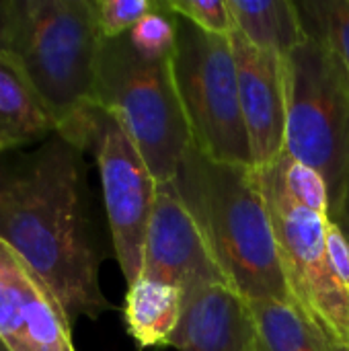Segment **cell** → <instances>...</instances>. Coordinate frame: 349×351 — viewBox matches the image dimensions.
I'll return each mask as SVG.
<instances>
[{
  "instance_id": "1",
  "label": "cell",
  "mask_w": 349,
  "mask_h": 351,
  "mask_svg": "<svg viewBox=\"0 0 349 351\" xmlns=\"http://www.w3.org/2000/svg\"><path fill=\"white\" fill-rule=\"evenodd\" d=\"M0 241L51 288L70 323L111 308L99 284L84 150L62 134L0 154Z\"/></svg>"
},
{
  "instance_id": "2",
  "label": "cell",
  "mask_w": 349,
  "mask_h": 351,
  "mask_svg": "<svg viewBox=\"0 0 349 351\" xmlns=\"http://www.w3.org/2000/svg\"><path fill=\"white\" fill-rule=\"evenodd\" d=\"M173 181L226 284L243 300L294 304L257 169L214 160L191 142Z\"/></svg>"
},
{
  "instance_id": "3",
  "label": "cell",
  "mask_w": 349,
  "mask_h": 351,
  "mask_svg": "<svg viewBox=\"0 0 349 351\" xmlns=\"http://www.w3.org/2000/svg\"><path fill=\"white\" fill-rule=\"evenodd\" d=\"M10 53L56 121V132L86 150L97 107L103 35L93 0H19Z\"/></svg>"
},
{
  "instance_id": "4",
  "label": "cell",
  "mask_w": 349,
  "mask_h": 351,
  "mask_svg": "<svg viewBox=\"0 0 349 351\" xmlns=\"http://www.w3.org/2000/svg\"><path fill=\"white\" fill-rule=\"evenodd\" d=\"M97 105L121 123L156 183L177 177L191 132L177 95L171 58H142L128 35L103 39Z\"/></svg>"
},
{
  "instance_id": "5",
  "label": "cell",
  "mask_w": 349,
  "mask_h": 351,
  "mask_svg": "<svg viewBox=\"0 0 349 351\" xmlns=\"http://www.w3.org/2000/svg\"><path fill=\"white\" fill-rule=\"evenodd\" d=\"M284 152L317 171L335 208L349 173V76L323 41L306 37L284 58Z\"/></svg>"
},
{
  "instance_id": "6",
  "label": "cell",
  "mask_w": 349,
  "mask_h": 351,
  "mask_svg": "<svg viewBox=\"0 0 349 351\" xmlns=\"http://www.w3.org/2000/svg\"><path fill=\"white\" fill-rule=\"evenodd\" d=\"M175 21L171 68L191 142L214 160L253 167L230 35L206 33L179 14Z\"/></svg>"
},
{
  "instance_id": "7",
  "label": "cell",
  "mask_w": 349,
  "mask_h": 351,
  "mask_svg": "<svg viewBox=\"0 0 349 351\" xmlns=\"http://www.w3.org/2000/svg\"><path fill=\"white\" fill-rule=\"evenodd\" d=\"M257 175L294 304L331 346L349 348V292L329 259V216L292 197L274 165L257 169Z\"/></svg>"
},
{
  "instance_id": "8",
  "label": "cell",
  "mask_w": 349,
  "mask_h": 351,
  "mask_svg": "<svg viewBox=\"0 0 349 351\" xmlns=\"http://www.w3.org/2000/svg\"><path fill=\"white\" fill-rule=\"evenodd\" d=\"M86 150L97 158L113 251L130 288L142 276L144 239L158 183L121 123L99 105L91 115Z\"/></svg>"
},
{
  "instance_id": "9",
  "label": "cell",
  "mask_w": 349,
  "mask_h": 351,
  "mask_svg": "<svg viewBox=\"0 0 349 351\" xmlns=\"http://www.w3.org/2000/svg\"><path fill=\"white\" fill-rule=\"evenodd\" d=\"M140 278L175 286L181 290L183 300L208 286H228L175 181L156 185Z\"/></svg>"
},
{
  "instance_id": "10",
  "label": "cell",
  "mask_w": 349,
  "mask_h": 351,
  "mask_svg": "<svg viewBox=\"0 0 349 351\" xmlns=\"http://www.w3.org/2000/svg\"><path fill=\"white\" fill-rule=\"evenodd\" d=\"M0 341L10 351H76L51 288L0 241Z\"/></svg>"
},
{
  "instance_id": "11",
  "label": "cell",
  "mask_w": 349,
  "mask_h": 351,
  "mask_svg": "<svg viewBox=\"0 0 349 351\" xmlns=\"http://www.w3.org/2000/svg\"><path fill=\"white\" fill-rule=\"evenodd\" d=\"M239 76V99L255 169L272 165L286 144L284 58L251 45L237 29L230 33Z\"/></svg>"
},
{
  "instance_id": "12",
  "label": "cell",
  "mask_w": 349,
  "mask_h": 351,
  "mask_svg": "<svg viewBox=\"0 0 349 351\" xmlns=\"http://www.w3.org/2000/svg\"><path fill=\"white\" fill-rule=\"evenodd\" d=\"M169 348L177 351H253L245 300L224 284L193 292L183 300V317Z\"/></svg>"
},
{
  "instance_id": "13",
  "label": "cell",
  "mask_w": 349,
  "mask_h": 351,
  "mask_svg": "<svg viewBox=\"0 0 349 351\" xmlns=\"http://www.w3.org/2000/svg\"><path fill=\"white\" fill-rule=\"evenodd\" d=\"M56 130L16 56L0 51V154L39 144Z\"/></svg>"
},
{
  "instance_id": "14",
  "label": "cell",
  "mask_w": 349,
  "mask_h": 351,
  "mask_svg": "<svg viewBox=\"0 0 349 351\" xmlns=\"http://www.w3.org/2000/svg\"><path fill=\"white\" fill-rule=\"evenodd\" d=\"M183 317V294L175 286L140 278L128 288L123 321L132 339L144 348H169Z\"/></svg>"
},
{
  "instance_id": "15",
  "label": "cell",
  "mask_w": 349,
  "mask_h": 351,
  "mask_svg": "<svg viewBox=\"0 0 349 351\" xmlns=\"http://www.w3.org/2000/svg\"><path fill=\"white\" fill-rule=\"evenodd\" d=\"M234 29L257 49L286 58L309 35L292 0H226Z\"/></svg>"
},
{
  "instance_id": "16",
  "label": "cell",
  "mask_w": 349,
  "mask_h": 351,
  "mask_svg": "<svg viewBox=\"0 0 349 351\" xmlns=\"http://www.w3.org/2000/svg\"><path fill=\"white\" fill-rule=\"evenodd\" d=\"M245 304L253 351H331V343L296 304L269 298Z\"/></svg>"
},
{
  "instance_id": "17",
  "label": "cell",
  "mask_w": 349,
  "mask_h": 351,
  "mask_svg": "<svg viewBox=\"0 0 349 351\" xmlns=\"http://www.w3.org/2000/svg\"><path fill=\"white\" fill-rule=\"evenodd\" d=\"M296 6L306 35L333 49L349 76V0H304Z\"/></svg>"
},
{
  "instance_id": "18",
  "label": "cell",
  "mask_w": 349,
  "mask_h": 351,
  "mask_svg": "<svg viewBox=\"0 0 349 351\" xmlns=\"http://www.w3.org/2000/svg\"><path fill=\"white\" fill-rule=\"evenodd\" d=\"M134 49L146 60H169L175 51L177 21L167 0H158L156 8L148 12L130 33Z\"/></svg>"
},
{
  "instance_id": "19",
  "label": "cell",
  "mask_w": 349,
  "mask_h": 351,
  "mask_svg": "<svg viewBox=\"0 0 349 351\" xmlns=\"http://www.w3.org/2000/svg\"><path fill=\"white\" fill-rule=\"evenodd\" d=\"M272 165L276 167L286 191L292 197H296L300 204L329 216V191H327L323 177L317 171L294 160L286 152H282Z\"/></svg>"
},
{
  "instance_id": "20",
  "label": "cell",
  "mask_w": 349,
  "mask_h": 351,
  "mask_svg": "<svg viewBox=\"0 0 349 351\" xmlns=\"http://www.w3.org/2000/svg\"><path fill=\"white\" fill-rule=\"evenodd\" d=\"M103 39L128 35L148 12L156 8L152 0H93Z\"/></svg>"
},
{
  "instance_id": "21",
  "label": "cell",
  "mask_w": 349,
  "mask_h": 351,
  "mask_svg": "<svg viewBox=\"0 0 349 351\" xmlns=\"http://www.w3.org/2000/svg\"><path fill=\"white\" fill-rule=\"evenodd\" d=\"M167 6L206 33L230 35L234 31L226 0H167Z\"/></svg>"
},
{
  "instance_id": "22",
  "label": "cell",
  "mask_w": 349,
  "mask_h": 351,
  "mask_svg": "<svg viewBox=\"0 0 349 351\" xmlns=\"http://www.w3.org/2000/svg\"><path fill=\"white\" fill-rule=\"evenodd\" d=\"M327 251L339 284L349 292V243L344 232L331 220L327 226Z\"/></svg>"
},
{
  "instance_id": "23",
  "label": "cell",
  "mask_w": 349,
  "mask_h": 351,
  "mask_svg": "<svg viewBox=\"0 0 349 351\" xmlns=\"http://www.w3.org/2000/svg\"><path fill=\"white\" fill-rule=\"evenodd\" d=\"M19 0H0V51L12 49L16 16H19Z\"/></svg>"
},
{
  "instance_id": "24",
  "label": "cell",
  "mask_w": 349,
  "mask_h": 351,
  "mask_svg": "<svg viewBox=\"0 0 349 351\" xmlns=\"http://www.w3.org/2000/svg\"><path fill=\"white\" fill-rule=\"evenodd\" d=\"M329 220L344 232V237L348 239L349 243V173L341 189V195L335 204V208L329 212Z\"/></svg>"
},
{
  "instance_id": "25",
  "label": "cell",
  "mask_w": 349,
  "mask_h": 351,
  "mask_svg": "<svg viewBox=\"0 0 349 351\" xmlns=\"http://www.w3.org/2000/svg\"><path fill=\"white\" fill-rule=\"evenodd\" d=\"M331 351H349V348H339V346H331Z\"/></svg>"
},
{
  "instance_id": "26",
  "label": "cell",
  "mask_w": 349,
  "mask_h": 351,
  "mask_svg": "<svg viewBox=\"0 0 349 351\" xmlns=\"http://www.w3.org/2000/svg\"><path fill=\"white\" fill-rule=\"evenodd\" d=\"M0 351H10V350H8V348H6V346H4V343L0 341Z\"/></svg>"
}]
</instances>
